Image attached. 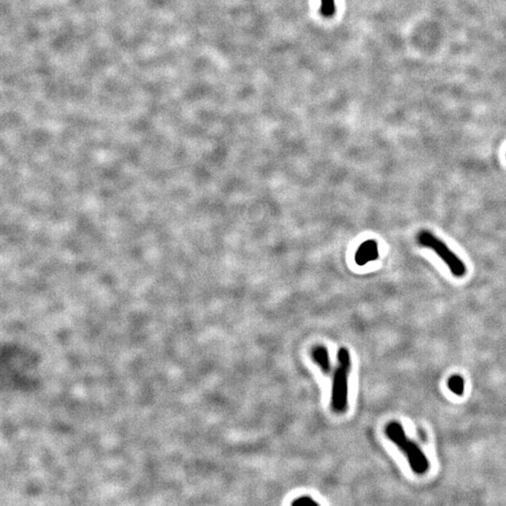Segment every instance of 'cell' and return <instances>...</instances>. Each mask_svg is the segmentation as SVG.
Wrapping results in <instances>:
<instances>
[{"label":"cell","mask_w":506,"mask_h":506,"mask_svg":"<svg viewBox=\"0 0 506 506\" xmlns=\"http://www.w3.org/2000/svg\"><path fill=\"white\" fill-rule=\"evenodd\" d=\"M385 434L388 439L406 455L410 467L415 474H424L429 471V459L419 446L406 436L403 427L399 423L396 421L388 423L385 426Z\"/></svg>","instance_id":"1"},{"label":"cell","mask_w":506,"mask_h":506,"mask_svg":"<svg viewBox=\"0 0 506 506\" xmlns=\"http://www.w3.org/2000/svg\"><path fill=\"white\" fill-rule=\"evenodd\" d=\"M338 365L334 372L331 395V407L335 413L343 414L348 407V382L351 371V356L346 348L338 352Z\"/></svg>","instance_id":"2"},{"label":"cell","mask_w":506,"mask_h":506,"mask_svg":"<svg viewBox=\"0 0 506 506\" xmlns=\"http://www.w3.org/2000/svg\"><path fill=\"white\" fill-rule=\"evenodd\" d=\"M417 242L424 248H431L442 259L455 277L461 278L466 273V266L458 256L449 249L444 243L427 231H421L417 235Z\"/></svg>","instance_id":"3"},{"label":"cell","mask_w":506,"mask_h":506,"mask_svg":"<svg viewBox=\"0 0 506 506\" xmlns=\"http://www.w3.org/2000/svg\"><path fill=\"white\" fill-rule=\"evenodd\" d=\"M377 257V243L373 240H368L362 244V246L356 253V263L359 265H364L371 261L376 260Z\"/></svg>","instance_id":"4"},{"label":"cell","mask_w":506,"mask_h":506,"mask_svg":"<svg viewBox=\"0 0 506 506\" xmlns=\"http://www.w3.org/2000/svg\"><path fill=\"white\" fill-rule=\"evenodd\" d=\"M312 356L314 362L321 367L323 373L329 374L331 372V361L329 358L328 351L322 345L315 346L312 352Z\"/></svg>","instance_id":"5"},{"label":"cell","mask_w":506,"mask_h":506,"mask_svg":"<svg viewBox=\"0 0 506 506\" xmlns=\"http://www.w3.org/2000/svg\"><path fill=\"white\" fill-rule=\"evenodd\" d=\"M448 387L453 393L461 396L464 392L463 378L459 375H454L448 380Z\"/></svg>","instance_id":"6"},{"label":"cell","mask_w":506,"mask_h":506,"mask_svg":"<svg viewBox=\"0 0 506 506\" xmlns=\"http://www.w3.org/2000/svg\"><path fill=\"white\" fill-rule=\"evenodd\" d=\"M321 13L323 16L330 17L334 14V0H321Z\"/></svg>","instance_id":"7"},{"label":"cell","mask_w":506,"mask_h":506,"mask_svg":"<svg viewBox=\"0 0 506 506\" xmlns=\"http://www.w3.org/2000/svg\"><path fill=\"white\" fill-rule=\"evenodd\" d=\"M291 505L294 506H309L319 505L317 501H314L312 497L308 496H301L298 497L295 501L291 502Z\"/></svg>","instance_id":"8"}]
</instances>
